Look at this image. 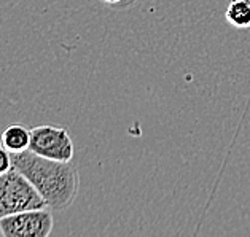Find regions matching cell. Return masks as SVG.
<instances>
[{"label":"cell","mask_w":250,"mask_h":237,"mask_svg":"<svg viewBox=\"0 0 250 237\" xmlns=\"http://www.w3.org/2000/svg\"><path fill=\"white\" fill-rule=\"evenodd\" d=\"M11 159L16 171H20L40 193L48 209L59 212L74 204L80 177L72 161L48 159L30 150L11 153Z\"/></svg>","instance_id":"cell-1"},{"label":"cell","mask_w":250,"mask_h":237,"mask_svg":"<svg viewBox=\"0 0 250 237\" xmlns=\"http://www.w3.org/2000/svg\"><path fill=\"white\" fill-rule=\"evenodd\" d=\"M43 207V198L20 171L13 167L0 175V218Z\"/></svg>","instance_id":"cell-2"},{"label":"cell","mask_w":250,"mask_h":237,"mask_svg":"<svg viewBox=\"0 0 250 237\" xmlns=\"http://www.w3.org/2000/svg\"><path fill=\"white\" fill-rule=\"evenodd\" d=\"M53 210L32 209L0 218V234L3 237H48L53 233Z\"/></svg>","instance_id":"cell-3"},{"label":"cell","mask_w":250,"mask_h":237,"mask_svg":"<svg viewBox=\"0 0 250 237\" xmlns=\"http://www.w3.org/2000/svg\"><path fill=\"white\" fill-rule=\"evenodd\" d=\"M30 151L48 159L69 162L74 159V140L64 127L42 124L30 129Z\"/></svg>","instance_id":"cell-4"},{"label":"cell","mask_w":250,"mask_h":237,"mask_svg":"<svg viewBox=\"0 0 250 237\" xmlns=\"http://www.w3.org/2000/svg\"><path fill=\"white\" fill-rule=\"evenodd\" d=\"M0 145L7 148L10 153H21L30 147V129L22 124H11L5 127L0 134Z\"/></svg>","instance_id":"cell-5"},{"label":"cell","mask_w":250,"mask_h":237,"mask_svg":"<svg viewBox=\"0 0 250 237\" xmlns=\"http://www.w3.org/2000/svg\"><path fill=\"white\" fill-rule=\"evenodd\" d=\"M225 18L236 29H250V5L242 0H231Z\"/></svg>","instance_id":"cell-6"},{"label":"cell","mask_w":250,"mask_h":237,"mask_svg":"<svg viewBox=\"0 0 250 237\" xmlns=\"http://www.w3.org/2000/svg\"><path fill=\"white\" fill-rule=\"evenodd\" d=\"M10 169H13V159H11L10 151L0 145V175L7 174Z\"/></svg>","instance_id":"cell-7"},{"label":"cell","mask_w":250,"mask_h":237,"mask_svg":"<svg viewBox=\"0 0 250 237\" xmlns=\"http://www.w3.org/2000/svg\"><path fill=\"white\" fill-rule=\"evenodd\" d=\"M104 3L110 5V7H121V5H126L129 2H126V0H102Z\"/></svg>","instance_id":"cell-8"},{"label":"cell","mask_w":250,"mask_h":237,"mask_svg":"<svg viewBox=\"0 0 250 237\" xmlns=\"http://www.w3.org/2000/svg\"><path fill=\"white\" fill-rule=\"evenodd\" d=\"M242 2H246V3H249V5H250V0H242Z\"/></svg>","instance_id":"cell-9"}]
</instances>
